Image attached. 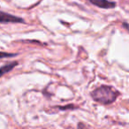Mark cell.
Instances as JSON below:
<instances>
[{
  "label": "cell",
  "mask_w": 129,
  "mask_h": 129,
  "mask_svg": "<svg viewBox=\"0 0 129 129\" xmlns=\"http://www.w3.org/2000/svg\"><path fill=\"white\" fill-rule=\"evenodd\" d=\"M24 20L20 17L0 11V23H24Z\"/></svg>",
  "instance_id": "7a4b0ae2"
},
{
  "label": "cell",
  "mask_w": 129,
  "mask_h": 129,
  "mask_svg": "<svg viewBox=\"0 0 129 129\" xmlns=\"http://www.w3.org/2000/svg\"><path fill=\"white\" fill-rule=\"evenodd\" d=\"M17 54H13V53H7V52H3L0 51V59L4 58V57H15Z\"/></svg>",
  "instance_id": "5b68a950"
},
{
  "label": "cell",
  "mask_w": 129,
  "mask_h": 129,
  "mask_svg": "<svg viewBox=\"0 0 129 129\" xmlns=\"http://www.w3.org/2000/svg\"><path fill=\"white\" fill-rule=\"evenodd\" d=\"M57 109L60 110V111H66V110H73V109H77L74 105L73 104H69V105L67 106H58Z\"/></svg>",
  "instance_id": "8992f818"
},
{
  "label": "cell",
  "mask_w": 129,
  "mask_h": 129,
  "mask_svg": "<svg viewBox=\"0 0 129 129\" xmlns=\"http://www.w3.org/2000/svg\"><path fill=\"white\" fill-rule=\"evenodd\" d=\"M88 2L103 9H112L116 6V3L111 2L109 0H88Z\"/></svg>",
  "instance_id": "3957f363"
},
{
  "label": "cell",
  "mask_w": 129,
  "mask_h": 129,
  "mask_svg": "<svg viewBox=\"0 0 129 129\" xmlns=\"http://www.w3.org/2000/svg\"><path fill=\"white\" fill-rule=\"evenodd\" d=\"M123 27H125V28H126L127 30L129 31V25L127 23H123Z\"/></svg>",
  "instance_id": "52a82bcc"
},
{
  "label": "cell",
  "mask_w": 129,
  "mask_h": 129,
  "mask_svg": "<svg viewBox=\"0 0 129 129\" xmlns=\"http://www.w3.org/2000/svg\"><path fill=\"white\" fill-rule=\"evenodd\" d=\"M17 64H18V62L13 61V62L8 63V64L3 66L2 67H0V77H2L4 74H7V73H9L10 71H12L15 67H16Z\"/></svg>",
  "instance_id": "277c9868"
},
{
  "label": "cell",
  "mask_w": 129,
  "mask_h": 129,
  "mask_svg": "<svg viewBox=\"0 0 129 129\" xmlns=\"http://www.w3.org/2000/svg\"><path fill=\"white\" fill-rule=\"evenodd\" d=\"M119 95V92L113 89L110 86H101L92 91L91 96L95 102L100 103L102 104H112L118 96Z\"/></svg>",
  "instance_id": "6da1fadb"
}]
</instances>
